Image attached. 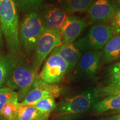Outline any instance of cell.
I'll return each mask as SVG.
<instances>
[{
  "label": "cell",
  "mask_w": 120,
  "mask_h": 120,
  "mask_svg": "<svg viewBox=\"0 0 120 120\" xmlns=\"http://www.w3.org/2000/svg\"><path fill=\"white\" fill-rule=\"evenodd\" d=\"M62 43L60 30L45 28L35 48L34 66L37 71L53 49Z\"/></svg>",
  "instance_id": "8992f818"
},
{
  "label": "cell",
  "mask_w": 120,
  "mask_h": 120,
  "mask_svg": "<svg viewBox=\"0 0 120 120\" xmlns=\"http://www.w3.org/2000/svg\"><path fill=\"white\" fill-rule=\"evenodd\" d=\"M49 117L31 105H18L13 120H48Z\"/></svg>",
  "instance_id": "5bb4252c"
},
{
  "label": "cell",
  "mask_w": 120,
  "mask_h": 120,
  "mask_svg": "<svg viewBox=\"0 0 120 120\" xmlns=\"http://www.w3.org/2000/svg\"><path fill=\"white\" fill-rule=\"evenodd\" d=\"M0 26L11 53L19 51V15L15 0H0Z\"/></svg>",
  "instance_id": "3957f363"
},
{
  "label": "cell",
  "mask_w": 120,
  "mask_h": 120,
  "mask_svg": "<svg viewBox=\"0 0 120 120\" xmlns=\"http://www.w3.org/2000/svg\"><path fill=\"white\" fill-rule=\"evenodd\" d=\"M117 11L116 0H94L87 11V17L92 23H110Z\"/></svg>",
  "instance_id": "ba28073f"
},
{
  "label": "cell",
  "mask_w": 120,
  "mask_h": 120,
  "mask_svg": "<svg viewBox=\"0 0 120 120\" xmlns=\"http://www.w3.org/2000/svg\"><path fill=\"white\" fill-rule=\"evenodd\" d=\"M10 102L19 103L17 92L7 87L0 88V116L3 108Z\"/></svg>",
  "instance_id": "d6986e66"
},
{
  "label": "cell",
  "mask_w": 120,
  "mask_h": 120,
  "mask_svg": "<svg viewBox=\"0 0 120 120\" xmlns=\"http://www.w3.org/2000/svg\"><path fill=\"white\" fill-rule=\"evenodd\" d=\"M68 72L66 62L59 55L52 52L45 62L39 77L46 83L55 85L61 82Z\"/></svg>",
  "instance_id": "52a82bcc"
},
{
  "label": "cell",
  "mask_w": 120,
  "mask_h": 120,
  "mask_svg": "<svg viewBox=\"0 0 120 120\" xmlns=\"http://www.w3.org/2000/svg\"><path fill=\"white\" fill-rule=\"evenodd\" d=\"M93 109L97 113L120 111V94L117 95L108 96L97 101L92 107Z\"/></svg>",
  "instance_id": "2e32d148"
},
{
  "label": "cell",
  "mask_w": 120,
  "mask_h": 120,
  "mask_svg": "<svg viewBox=\"0 0 120 120\" xmlns=\"http://www.w3.org/2000/svg\"><path fill=\"white\" fill-rule=\"evenodd\" d=\"M67 13L61 7L54 4H46L43 7L42 19L45 28L60 30Z\"/></svg>",
  "instance_id": "8fae6325"
},
{
  "label": "cell",
  "mask_w": 120,
  "mask_h": 120,
  "mask_svg": "<svg viewBox=\"0 0 120 120\" xmlns=\"http://www.w3.org/2000/svg\"><path fill=\"white\" fill-rule=\"evenodd\" d=\"M48 97L55 98L50 92L46 90L38 88H33L30 90L23 101L19 103V104L21 105H33L40 100Z\"/></svg>",
  "instance_id": "e0dca14e"
},
{
  "label": "cell",
  "mask_w": 120,
  "mask_h": 120,
  "mask_svg": "<svg viewBox=\"0 0 120 120\" xmlns=\"http://www.w3.org/2000/svg\"><path fill=\"white\" fill-rule=\"evenodd\" d=\"M110 26L113 29L115 34H120V11L116 12L110 22Z\"/></svg>",
  "instance_id": "484cf974"
},
{
  "label": "cell",
  "mask_w": 120,
  "mask_h": 120,
  "mask_svg": "<svg viewBox=\"0 0 120 120\" xmlns=\"http://www.w3.org/2000/svg\"><path fill=\"white\" fill-rule=\"evenodd\" d=\"M115 34L113 29L110 25L95 24L86 34L73 43L81 51H99L103 49Z\"/></svg>",
  "instance_id": "5b68a950"
},
{
  "label": "cell",
  "mask_w": 120,
  "mask_h": 120,
  "mask_svg": "<svg viewBox=\"0 0 120 120\" xmlns=\"http://www.w3.org/2000/svg\"><path fill=\"white\" fill-rule=\"evenodd\" d=\"M52 52L59 55L66 62L68 66L69 72L71 71L76 67L82 56L81 51L76 47L73 43L62 42L55 47Z\"/></svg>",
  "instance_id": "7c38bea8"
},
{
  "label": "cell",
  "mask_w": 120,
  "mask_h": 120,
  "mask_svg": "<svg viewBox=\"0 0 120 120\" xmlns=\"http://www.w3.org/2000/svg\"><path fill=\"white\" fill-rule=\"evenodd\" d=\"M56 105L57 103L55 98L48 97L40 100L31 106H34L38 111L49 117L51 114L56 109Z\"/></svg>",
  "instance_id": "ffe728a7"
},
{
  "label": "cell",
  "mask_w": 120,
  "mask_h": 120,
  "mask_svg": "<svg viewBox=\"0 0 120 120\" xmlns=\"http://www.w3.org/2000/svg\"><path fill=\"white\" fill-rule=\"evenodd\" d=\"M120 58V34H115L105 45L101 51V61L107 64Z\"/></svg>",
  "instance_id": "4fadbf2b"
},
{
  "label": "cell",
  "mask_w": 120,
  "mask_h": 120,
  "mask_svg": "<svg viewBox=\"0 0 120 120\" xmlns=\"http://www.w3.org/2000/svg\"><path fill=\"white\" fill-rule=\"evenodd\" d=\"M17 9L22 12L32 11L41 6L43 0H15Z\"/></svg>",
  "instance_id": "7402d4cb"
},
{
  "label": "cell",
  "mask_w": 120,
  "mask_h": 120,
  "mask_svg": "<svg viewBox=\"0 0 120 120\" xmlns=\"http://www.w3.org/2000/svg\"><path fill=\"white\" fill-rule=\"evenodd\" d=\"M60 7L66 13L87 12L94 0H57Z\"/></svg>",
  "instance_id": "9a60e30c"
},
{
  "label": "cell",
  "mask_w": 120,
  "mask_h": 120,
  "mask_svg": "<svg viewBox=\"0 0 120 120\" xmlns=\"http://www.w3.org/2000/svg\"><path fill=\"white\" fill-rule=\"evenodd\" d=\"M38 88L46 90L48 92H50L55 98L60 96V94L62 93V88L56 85L49 84L43 82L39 77V75L34 82L32 87V88Z\"/></svg>",
  "instance_id": "44dd1931"
},
{
  "label": "cell",
  "mask_w": 120,
  "mask_h": 120,
  "mask_svg": "<svg viewBox=\"0 0 120 120\" xmlns=\"http://www.w3.org/2000/svg\"><path fill=\"white\" fill-rule=\"evenodd\" d=\"M3 45V37H2V31L1 30V26H0V48Z\"/></svg>",
  "instance_id": "83f0119b"
},
{
  "label": "cell",
  "mask_w": 120,
  "mask_h": 120,
  "mask_svg": "<svg viewBox=\"0 0 120 120\" xmlns=\"http://www.w3.org/2000/svg\"><path fill=\"white\" fill-rule=\"evenodd\" d=\"M105 85L106 86H120V61L109 67L105 77Z\"/></svg>",
  "instance_id": "ac0fdd59"
},
{
  "label": "cell",
  "mask_w": 120,
  "mask_h": 120,
  "mask_svg": "<svg viewBox=\"0 0 120 120\" xmlns=\"http://www.w3.org/2000/svg\"><path fill=\"white\" fill-rule=\"evenodd\" d=\"M101 120H120V111L117 112V113L113 114L104 118H101Z\"/></svg>",
  "instance_id": "4316f807"
},
{
  "label": "cell",
  "mask_w": 120,
  "mask_h": 120,
  "mask_svg": "<svg viewBox=\"0 0 120 120\" xmlns=\"http://www.w3.org/2000/svg\"><path fill=\"white\" fill-rule=\"evenodd\" d=\"M45 28L39 13L30 11L25 15L20 25L19 40V44L27 55H30L35 49Z\"/></svg>",
  "instance_id": "277c9868"
},
{
  "label": "cell",
  "mask_w": 120,
  "mask_h": 120,
  "mask_svg": "<svg viewBox=\"0 0 120 120\" xmlns=\"http://www.w3.org/2000/svg\"><path fill=\"white\" fill-rule=\"evenodd\" d=\"M8 56L10 71L5 86L17 92L20 103L32 88L38 75L34 64L19 51L11 52Z\"/></svg>",
  "instance_id": "6da1fadb"
},
{
  "label": "cell",
  "mask_w": 120,
  "mask_h": 120,
  "mask_svg": "<svg viewBox=\"0 0 120 120\" xmlns=\"http://www.w3.org/2000/svg\"><path fill=\"white\" fill-rule=\"evenodd\" d=\"M95 89H89L57 103L53 120H75L92 108L98 101Z\"/></svg>",
  "instance_id": "7a4b0ae2"
},
{
  "label": "cell",
  "mask_w": 120,
  "mask_h": 120,
  "mask_svg": "<svg viewBox=\"0 0 120 120\" xmlns=\"http://www.w3.org/2000/svg\"><path fill=\"white\" fill-rule=\"evenodd\" d=\"M101 60V52L100 51H87L82 55L77 64L79 74L87 78L96 76Z\"/></svg>",
  "instance_id": "30bf717a"
},
{
  "label": "cell",
  "mask_w": 120,
  "mask_h": 120,
  "mask_svg": "<svg viewBox=\"0 0 120 120\" xmlns=\"http://www.w3.org/2000/svg\"><path fill=\"white\" fill-rule=\"evenodd\" d=\"M86 19L74 15H67L60 29L64 43H73L88 26Z\"/></svg>",
  "instance_id": "9c48e42d"
},
{
  "label": "cell",
  "mask_w": 120,
  "mask_h": 120,
  "mask_svg": "<svg viewBox=\"0 0 120 120\" xmlns=\"http://www.w3.org/2000/svg\"><path fill=\"white\" fill-rule=\"evenodd\" d=\"M97 97L108 96L117 95L120 94V86H105L101 87L95 89Z\"/></svg>",
  "instance_id": "cb8c5ba5"
},
{
  "label": "cell",
  "mask_w": 120,
  "mask_h": 120,
  "mask_svg": "<svg viewBox=\"0 0 120 120\" xmlns=\"http://www.w3.org/2000/svg\"><path fill=\"white\" fill-rule=\"evenodd\" d=\"M10 71L9 56L0 57V88L4 87L8 79Z\"/></svg>",
  "instance_id": "603a6c76"
},
{
  "label": "cell",
  "mask_w": 120,
  "mask_h": 120,
  "mask_svg": "<svg viewBox=\"0 0 120 120\" xmlns=\"http://www.w3.org/2000/svg\"><path fill=\"white\" fill-rule=\"evenodd\" d=\"M116 3L117 11H120V0H116Z\"/></svg>",
  "instance_id": "f1b7e54d"
},
{
  "label": "cell",
  "mask_w": 120,
  "mask_h": 120,
  "mask_svg": "<svg viewBox=\"0 0 120 120\" xmlns=\"http://www.w3.org/2000/svg\"><path fill=\"white\" fill-rule=\"evenodd\" d=\"M19 103L10 102L7 103L3 108L1 116L6 118L7 120H13Z\"/></svg>",
  "instance_id": "d4e9b609"
}]
</instances>
